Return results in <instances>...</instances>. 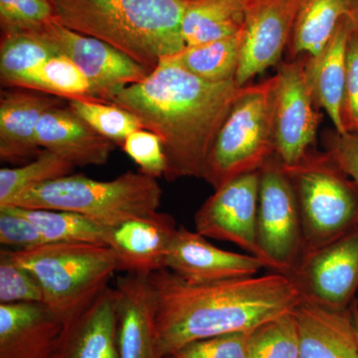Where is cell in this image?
<instances>
[{
    "label": "cell",
    "mask_w": 358,
    "mask_h": 358,
    "mask_svg": "<svg viewBox=\"0 0 358 358\" xmlns=\"http://www.w3.org/2000/svg\"><path fill=\"white\" fill-rule=\"evenodd\" d=\"M236 81L210 83L171 57L160 59L145 79L113 94L109 103L133 113L162 141L167 181L203 178L219 129L243 93Z\"/></svg>",
    "instance_id": "cell-1"
},
{
    "label": "cell",
    "mask_w": 358,
    "mask_h": 358,
    "mask_svg": "<svg viewBox=\"0 0 358 358\" xmlns=\"http://www.w3.org/2000/svg\"><path fill=\"white\" fill-rule=\"evenodd\" d=\"M148 277L157 294L162 358L192 341L253 331L303 301L294 278L275 272L210 282H188L169 268Z\"/></svg>",
    "instance_id": "cell-2"
},
{
    "label": "cell",
    "mask_w": 358,
    "mask_h": 358,
    "mask_svg": "<svg viewBox=\"0 0 358 358\" xmlns=\"http://www.w3.org/2000/svg\"><path fill=\"white\" fill-rule=\"evenodd\" d=\"M55 20L106 42L152 72L186 46L185 0H51Z\"/></svg>",
    "instance_id": "cell-3"
},
{
    "label": "cell",
    "mask_w": 358,
    "mask_h": 358,
    "mask_svg": "<svg viewBox=\"0 0 358 358\" xmlns=\"http://www.w3.org/2000/svg\"><path fill=\"white\" fill-rule=\"evenodd\" d=\"M162 196L157 178L141 171L107 181L69 174L32 188L7 207L69 211L112 228L157 212Z\"/></svg>",
    "instance_id": "cell-4"
},
{
    "label": "cell",
    "mask_w": 358,
    "mask_h": 358,
    "mask_svg": "<svg viewBox=\"0 0 358 358\" xmlns=\"http://www.w3.org/2000/svg\"><path fill=\"white\" fill-rule=\"evenodd\" d=\"M9 253L34 275L45 305L63 324L109 287L110 278L119 271L117 257L108 245L47 243Z\"/></svg>",
    "instance_id": "cell-5"
},
{
    "label": "cell",
    "mask_w": 358,
    "mask_h": 358,
    "mask_svg": "<svg viewBox=\"0 0 358 358\" xmlns=\"http://www.w3.org/2000/svg\"><path fill=\"white\" fill-rule=\"evenodd\" d=\"M278 77L246 85L219 129L203 178L218 189L244 174L259 171L275 155L274 110Z\"/></svg>",
    "instance_id": "cell-6"
},
{
    "label": "cell",
    "mask_w": 358,
    "mask_h": 358,
    "mask_svg": "<svg viewBox=\"0 0 358 358\" xmlns=\"http://www.w3.org/2000/svg\"><path fill=\"white\" fill-rule=\"evenodd\" d=\"M284 169L300 209L301 259L358 227L357 186L326 152L310 150Z\"/></svg>",
    "instance_id": "cell-7"
},
{
    "label": "cell",
    "mask_w": 358,
    "mask_h": 358,
    "mask_svg": "<svg viewBox=\"0 0 358 358\" xmlns=\"http://www.w3.org/2000/svg\"><path fill=\"white\" fill-rule=\"evenodd\" d=\"M257 238L261 259L270 272L294 275L303 257L300 209L288 174L275 157L259 171Z\"/></svg>",
    "instance_id": "cell-8"
},
{
    "label": "cell",
    "mask_w": 358,
    "mask_h": 358,
    "mask_svg": "<svg viewBox=\"0 0 358 358\" xmlns=\"http://www.w3.org/2000/svg\"><path fill=\"white\" fill-rule=\"evenodd\" d=\"M307 56L284 62L277 72L274 131L275 157L293 166L313 150L320 115L306 78Z\"/></svg>",
    "instance_id": "cell-9"
},
{
    "label": "cell",
    "mask_w": 358,
    "mask_h": 358,
    "mask_svg": "<svg viewBox=\"0 0 358 358\" xmlns=\"http://www.w3.org/2000/svg\"><path fill=\"white\" fill-rule=\"evenodd\" d=\"M56 55L70 59L88 77L105 103L113 94L150 74L143 66L102 40L73 31L56 20L35 31Z\"/></svg>",
    "instance_id": "cell-10"
},
{
    "label": "cell",
    "mask_w": 358,
    "mask_h": 358,
    "mask_svg": "<svg viewBox=\"0 0 358 358\" xmlns=\"http://www.w3.org/2000/svg\"><path fill=\"white\" fill-rule=\"evenodd\" d=\"M292 277L303 301L350 308L358 289V227L303 257Z\"/></svg>",
    "instance_id": "cell-11"
},
{
    "label": "cell",
    "mask_w": 358,
    "mask_h": 358,
    "mask_svg": "<svg viewBox=\"0 0 358 358\" xmlns=\"http://www.w3.org/2000/svg\"><path fill=\"white\" fill-rule=\"evenodd\" d=\"M259 185L260 173L254 171L221 186L195 213V231L261 259L257 238Z\"/></svg>",
    "instance_id": "cell-12"
},
{
    "label": "cell",
    "mask_w": 358,
    "mask_h": 358,
    "mask_svg": "<svg viewBox=\"0 0 358 358\" xmlns=\"http://www.w3.org/2000/svg\"><path fill=\"white\" fill-rule=\"evenodd\" d=\"M307 0H250L243 48L235 81L246 86L277 65L287 50L294 21Z\"/></svg>",
    "instance_id": "cell-13"
},
{
    "label": "cell",
    "mask_w": 358,
    "mask_h": 358,
    "mask_svg": "<svg viewBox=\"0 0 358 358\" xmlns=\"http://www.w3.org/2000/svg\"><path fill=\"white\" fill-rule=\"evenodd\" d=\"M166 268L188 282H210L253 277L266 265L251 254L218 248L196 231L180 226L169 247Z\"/></svg>",
    "instance_id": "cell-14"
},
{
    "label": "cell",
    "mask_w": 358,
    "mask_h": 358,
    "mask_svg": "<svg viewBox=\"0 0 358 358\" xmlns=\"http://www.w3.org/2000/svg\"><path fill=\"white\" fill-rule=\"evenodd\" d=\"M114 292L120 358H162L157 346V294L150 277L122 275Z\"/></svg>",
    "instance_id": "cell-15"
},
{
    "label": "cell",
    "mask_w": 358,
    "mask_h": 358,
    "mask_svg": "<svg viewBox=\"0 0 358 358\" xmlns=\"http://www.w3.org/2000/svg\"><path fill=\"white\" fill-rule=\"evenodd\" d=\"M178 228L173 216L155 212L110 228L107 245L117 257L119 271L148 275L166 268L169 247Z\"/></svg>",
    "instance_id": "cell-16"
},
{
    "label": "cell",
    "mask_w": 358,
    "mask_h": 358,
    "mask_svg": "<svg viewBox=\"0 0 358 358\" xmlns=\"http://www.w3.org/2000/svg\"><path fill=\"white\" fill-rule=\"evenodd\" d=\"M53 358H120L114 288L63 324Z\"/></svg>",
    "instance_id": "cell-17"
},
{
    "label": "cell",
    "mask_w": 358,
    "mask_h": 358,
    "mask_svg": "<svg viewBox=\"0 0 358 358\" xmlns=\"http://www.w3.org/2000/svg\"><path fill=\"white\" fill-rule=\"evenodd\" d=\"M62 329L43 303H0V358H53Z\"/></svg>",
    "instance_id": "cell-18"
},
{
    "label": "cell",
    "mask_w": 358,
    "mask_h": 358,
    "mask_svg": "<svg viewBox=\"0 0 358 358\" xmlns=\"http://www.w3.org/2000/svg\"><path fill=\"white\" fill-rule=\"evenodd\" d=\"M39 148L71 162L75 167L103 166L109 160L115 143L94 131L62 105L45 112L36 129Z\"/></svg>",
    "instance_id": "cell-19"
},
{
    "label": "cell",
    "mask_w": 358,
    "mask_h": 358,
    "mask_svg": "<svg viewBox=\"0 0 358 358\" xmlns=\"http://www.w3.org/2000/svg\"><path fill=\"white\" fill-rule=\"evenodd\" d=\"M62 105L58 96L33 90L14 88L0 98V159L18 164L36 157V129L45 112Z\"/></svg>",
    "instance_id": "cell-20"
},
{
    "label": "cell",
    "mask_w": 358,
    "mask_h": 358,
    "mask_svg": "<svg viewBox=\"0 0 358 358\" xmlns=\"http://www.w3.org/2000/svg\"><path fill=\"white\" fill-rule=\"evenodd\" d=\"M293 313L300 358H358L352 308L334 310L303 301Z\"/></svg>",
    "instance_id": "cell-21"
},
{
    "label": "cell",
    "mask_w": 358,
    "mask_h": 358,
    "mask_svg": "<svg viewBox=\"0 0 358 358\" xmlns=\"http://www.w3.org/2000/svg\"><path fill=\"white\" fill-rule=\"evenodd\" d=\"M352 34L348 16L343 17L333 38L320 54L306 60V78L313 101L333 122L336 133L346 134L343 120L346 83V51Z\"/></svg>",
    "instance_id": "cell-22"
},
{
    "label": "cell",
    "mask_w": 358,
    "mask_h": 358,
    "mask_svg": "<svg viewBox=\"0 0 358 358\" xmlns=\"http://www.w3.org/2000/svg\"><path fill=\"white\" fill-rule=\"evenodd\" d=\"M250 0H185L182 36L186 46L243 31Z\"/></svg>",
    "instance_id": "cell-23"
},
{
    "label": "cell",
    "mask_w": 358,
    "mask_h": 358,
    "mask_svg": "<svg viewBox=\"0 0 358 358\" xmlns=\"http://www.w3.org/2000/svg\"><path fill=\"white\" fill-rule=\"evenodd\" d=\"M348 0H307L294 21L287 50L289 60L315 57L333 38L348 16Z\"/></svg>",
    "instance_id": "cell-24"
},
{
    "label": "cell",
    "mask_w": 358,
    "mask_h": 358,
    "mask_svg": "<svg viewBox=\"0 0 358 358\" xmlns=\"http://www.w3.org/2000/svg\"><path fill=\"white\" fill-rule=\"evenodd\" d=\"M243 48V31L233 36L185 46L176 55L169 56L194 76L210 82L235 81Z\"/></svg>",
    "instance_id": "cell-25"
},
{
    "label": "cell",
    "mask_w": 358,
    "mask_h": 358,
    "mask_svg": "<svg viewBox=\"0 0 358 358\" xmlns=\"http://www.w3.org/2000/svg\"><path fill=\"white\" fill-rule=\"evenodd\" d=\"M14 88L33 90L58 98L103 102L95 86L70 59L55 55L33 71ZM105 103V102H103Z\"/></svg>",
    "instance_id": "cell-26"
},
{
    "label": "cell",
    "mask_w": 358,
    "mask_h": 358,
    "mask_svg": "<svg viewBox=\"0 0 358 358\" xmlns=\"http://www.w3.org/2000/svg\"><path fill=\"white\" fill-rule=\"evenodd\" d=\"M14 208L34 224L46 243L107 245L110 228L80 214L50 209Z\"/></svg>",
    "instance_id": "cell-27"
},
{
    "label": "cell",
    "mask_w": 358,
    "mask_h": 358,
    "mask_svg": "<svg viewBox=\"0 0 358 358\" xmlns=\"http://www.w3.org/2000/svg\"><path fill=\"white\" fill-rule=\"evenodd\" d=\"M36 32H1L0 78L3 86L14 88L23 78L55 56Z\"/></svg>",
    "instance_id": "cell-28"
},
{
    "label": "cell",
    "mask_w": 358,
    "mask_h": 358,
    "mask_svg": "<svg viewBox=\"0 0 358 358\" xmlns=\"http://www.w3.org/2000/svg\"><path fill=\"white\" fill-rule=\"evenodd\" d=\"M74 169L68 160L46 150H41L25 166L3 167L0 169V208L13 204L32 188L72 174Z\"/></svg>",
    "instance_id": "cell-29"
},
{
    "label": "cell",
    "mask_w": 358,
    "mask_h": 358,
    "mask_svg": "<svg viewBox=\"0 0 358 358\" xmlns=\"http://www.w3.org/2000/svg\"><path fill=\"white\" fill-rule=\"evenodd\" d=\"M68 103V107L94 131L117 145H122L129 134L143 129L133 113L114 103L91 100H70Z\"/></svg>",
    "instance_id": "cell-30"
},
{
    "label": "cell",
    "mask_w": 358,
    "mask_h": 358,
    "mask_svg": "<svg viewBox=\"0 0 358 358\" xmlns=\"http://www.w3.org/2000/svg\"><path fill=\"white\" fill-rule=\"evenodd\" d=\"M248 358H300L293 312L264 322L250 333Z\"/></svg>",
    "instance_id": "cell-31"
},
{
    "label": "cell",
    "mask_w": 358,
    "mask_h": 358,
    "mask_svg": "<svg viewBox=\"0 0 358 358\" xmlns=\"http://www.w3.org/2000/svg\"><path fill=\"white\" fill-rule=\"evenodd\" d=\"M43 303L44 294L34 275L13 260L8 249L0 252V303Z\"/></svg>",
    "instance_id": "cell-32"
},
{
    "label": "cell",
    "mask_w": 358,
    "mask_h": 358,
    "mask_svg": "<svg viewBox=\"0 0 358 358\" xmlns=\"http://www.w3.org/2000/svg\"><path fill=\"white\" fill-rule=\"evenodd\" d=\"M52 20L51 0H0L1 32L38 31Z\"/></svg>",
    "instance_id": "cell-33"
},
{
    "label": "cell",
    "mask_w": 358,
    "mask_h": 358,
    "mask_svg": "<svg viewBox=\"0 0 358 358\" xmlns=\"http://www.w3.org/2000/svg\"><path fill=\"white\" fill-rule=\"evenodd\" d=\"M122 150L140 166V171L154 178L164 176L167 160L162 141L145 129L129 134L122 145Z\"/></svg>",
    "instance_id": "cell-34"
},
{
    "label": "cell",
    "mask_w": 358,
    "mask_h": 358,
    "mask_svg": "<svg viewBox=\"0 0 358 358\" xmlns=\"http://www.w3.org/2000/svg\"><path fill=\"white\" fill-rule=\"evenodd\" d=\"M251 331L223 334L192 341L166 358H248Z\"/></svg>",
    "instance_id": "cell-35"
},
{
    "label": "cell",
    "mask_w": 358,
    "mask_h": 358,
    "mask_svg": "<svg viewBox=\"0 0 358 358\" xmlns=\"http://www.w3.org/2000/svg\"><path fill=\"white\" fill-rule=\"evenodd\" d=\"M0 243L13 251H24L47 244L34 224L14 207L0 208Z\"/></svg>",
    "instance_id": "cell-36"
},
{
    "label": "cell",
    "mask_w": 358,
    "mask_h": 358,
    "mask_svg": "<svg viewBox=\"0 0 358 358\" xmlns=\"http://www.w3.org/2000/svg\"><path fill=\"white\" fill-rule=\"evenodd\" d=\"M324 148L358 190V131L343 134L334 129L327 131L324 134Z\"/></svg>",
    "instance_id": "cell-37"
},
{
    "label": "cell",
    "mask_w": 358,
    "mask_h": 358,
    "mask_svg": "<svg viewBox=\"0 0 358 358\" xmlns=\"http://www.w3.org/2000/svg\"><path fill=\"white\" fill-rule=\"evenodd\" d=\"M346 133L358 131V37L350 34L346 51V83L343 109Z\"/></svg>",
    "instance_id": "cell-38"
},
{
    "label": "cell",
    "mask_w": 358,
    "mask_h": 358,
    "mask_svg": "<svg viewBox=\"0 0 358 358\" xmlns=\"http://www.w3.org/2000/svg\"><path fill=\"white\" fill-rule=\"evenodd\" d=\"M348 18L352 25V32L358 37V0H348Z\"/></svg>",
    "instance_id": "cell-39"
},
{
    "label": "cell",
    "mask_w": 358,
    "mask_h": 358,
    "mask_svg": "<svg viewBox=\"0 0 358 358\" xmlns=\"http://www.w3.org/2000/svg\"><path fill=\"white\" fill-rule=\"evenodd\" d=\"M350 308H352L353 322H355V334H357V338L358 343V303L357 301H353L352 305H350Z\"/></svg>",
    "instance_id": "cell-40"
}]
</instances>
